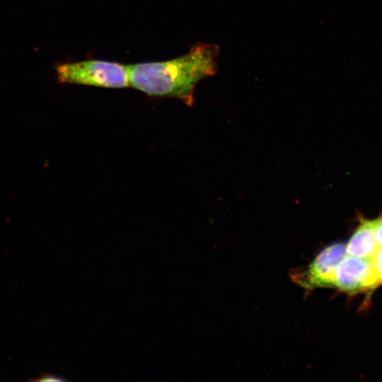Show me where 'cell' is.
<instances>
[{
    "mask_svg": "<svg viewBox=\"0 0 382 382\" xmlns=\"http://www.w3.org/2000/svg\"><path fill=\"white\" fill-rule=\"evenodd\" d=\"M219 53L217 45L199 42L173 59L127 65L129 86L149 96L174 98L192 105L196 85L216 74Z\"/></svg>",
    "mask_w": 382,
    "mask_h": 382,
    "instance_id": "6da1fadb",
    "label": "cell"
},
{
    "mask_svg": "<svg viewBox=\"0 0 382 382\" xmlns=\"http://www.w3.org/2000/svg\"><path fill=\"white\" fill-rule=\"evenodd\" d=\"M61 83L103 88L129 86L127 65L117 62L88 59L58 64L55 66Z\"/></svg>",
    "mask_w": 382,
    "mask_h": 382,
    "instance_id": "7a4b0ae2",
    "label": "cell"
},
{
    "mask_svg": "<svg viewBox=\"0 0 382 382\" xmlns=\"http://www.w3.org/2000/svg\"><path fill=\"white\" fill-rule=\"evenodd\" d=\"M345 254V244L329 245L308 266L292 270L290 277L296 284L306 289L334 287L336 267Z\"/></svg>",
    "mask_w": 382,
    "mask_h": 382,
    "instance_id": "3957f363",
    "label": "cell"
},
{
    "mask_svg": "<svg viewBox=\"0 0 382 382\" xmlns=\"http://www.w3.org/2000/svg\"><path fill=\"white\" fill-rule=\"evenodd\" d=\"M378 285L371 258L345 254L336 267L334 287L341 291L354 294Z\"/></svg>",
    "mask_w": 382,
    "mask_h": 382,
    "instance_id": "277c9868",
    "label": "cell"
},
{
    "mask_svg": "<svg viewBox=\"0 0 382 382\" xmlns=\"http://www.w3.org/2000/svg\"><path fill=\"white\" fill-rule=\"evenodd\" d=\"M377 247L374 238V220H364L345 245V253L349 255L371 258Z\"/></svg>",
    "mask_w": 382,
    "mask_h": 382,
    "instance_id": "5b68a950",
    "label": "cell"
},
{
    "mask_svg": "<svg viewBox=\"0 0 382 382\" xmlns=\"http://www.w3.org/2000/svg\"><path fill=\"white\" fill-rule=\"evenodd\" d=\"M371 260L374 275L379 285L382 284V245L377 247Z\"/></svg>",
    "mask_w": 382,
    "mask_h": 382,
    "instance_id": "8992f818",
    "label": "cell"
},
{
    "mask_svg": "<svg viewBox=\"0 0 382 382\" xmlns=\"http://www.w3.org/2000/svg\"><path fill=\"white\" fill-rule=\"evenodd\" d=\"M374 238L378 246L382 245V219L374 220Z\"/></svg>",
    "mask_w": 382,
    "mask_h": 382,
    "instance_id": "52a82bcc",
    "label": "cell"
},
{
    "mask_svg": "<svg viewBox=\"0 0 382 382\" xmlns=\"http://www.w3.org/2000/svg\"><path fill=\"white\" fill-rule=\"evenodd\" d=\"M36 381H65L62 377L52 374L42 373L37 378L33 379Z\"/></svg>",
    "mask_w": 382,
    "mask_h": 382,
    "instance_id": "ba28073f",
    "label": "cell"
}]
</instances>
